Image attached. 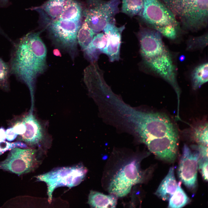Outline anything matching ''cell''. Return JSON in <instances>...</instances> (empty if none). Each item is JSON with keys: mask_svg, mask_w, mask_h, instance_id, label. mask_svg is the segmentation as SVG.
Segmentation results:
<instances>
[{"mask_svg": "<svg viewBox=\"0 0 208 208\" xmlns=\"http://www.w3.org/2000/svg\"><path fill=\"white\" fill-rule=\"evenodd\" d=\"M174 15L182 29L193 32L207 27L208 0H159Z\"/></svg>", "mask_w": 208, "mask_h": 208, "instance_id": "obj_3", "label": "cell"}, {"mask_svg": "<svg viewBox=\"0 0 208 208\" xmlns=\"http://www.w3.org/2000/svg\"><path fill=\"white\" fill-rule=\"evenodd\" d=\"M208 63H202L196 67L191 75L193 89L196 90L208 81Z\"/></svg>", "mask_w": 208, "mask_h": 208, "instance_id": "obj_20", "label": "cell"}, {"mask_svg": "<svg viewBox=\"0 0 208 208\" xmlns=\"http://www.w3.org/2000/svg\"><path fill=\"white\" fill-rule=\"evenodd\" d=\"M185 59V56L183 55L180 56L179 57V60L180 61L182 62Z\"/></svg>", "mask_w": 208, "mask_h": 208, "instance_id": "obj_35", "label": "cell"}, {"mask_svg": "<svg viewBox=\"0 0 208 208\" xmlns=\"http://www.w3.org/2000/svg\"><path fill=\"white\" fill-rule=\"evenodd\" d=\"M137 36L144 63L173 87L179 102L180 90L177 79L176 67L171 54L163 41L162 35L155 30L141 26Z\"/></svg>", "mask_w": 208, "mask_h": 208, "instance_id": "obj_2", "label": "cell"}, {"mask_svg": "<svg viewBox=\"0 0 208 208\" xmlns=\"http://www.w3.org/2000/svg\"><path fill=\"white\" fill-rule=\"evenodd\" d=\"M125 28V25L117 27L115 20L107 24L103 30L107 39L103 53L108 57L110 62L118 61L120 59L121 34Z\"/></svg>", "mask_w": 208, "mask_h": 208, "instance_id": "obj_13", "label": "cell"}, {"mask_svg": "<svg viewBox=\"0 0 208 208\" xmlns=\"http://www.w3.org/2000/svg\"><path fill=\"white\" fill-rule=\"evenodd\" d=\"M195 140L199 144L208 146V125L205 123L195 129L194 133Z\"/></svg>", "mask_w": 208, "mask_h": 208, "instance_id": "obj_26", "label": "cell"}, {"mask_svg": "<svg viewBox=\"0 0 208 208\" xmlns=\"http://www.w3.org/2000/svg\"><path fill=\"white\" fill-rule=\"evenodd\" d=\"M199 154V157L202 158H208V147L207 146L199 144L195 147Z\"/></svg>", "mask_w": 208, "mask_h": 208, "instance_id": "obj_30", "label": "cell"}, {"mask_svg": "<svg viewBox=\"0 0 208 208\" xmlns=\"http://www.w3.org/2000/svg\"><path fill=\"white\" fill-rule=\"evenodd\" d=\"M27 147L26 144L21 141L10 143L5 140H0V155L7 151L15 147L26 148Z\"/></svg>", "mask_w": 208, "mask_h": 208, "instance_id": "obj_27", "label": "cell"}, {"mask_svg": "<svg viewBox=\"0 0 208 208\" xmlns=\"http://www.w3.org/2000/svg\"><path fill=\"white\" fill-rule=\"evenodd\" d=\"M88 203L93 208H115L117 204V197L113 194L106 195L91 190Z\"/></svg>", "mask_w": 208, "mask_h": 208, "instance_id": "obj_18", "label": "cell"}, {"mask_svg": "<svg viewBox=\"0 0 208 208\" xmlns=\"http://www.w3.org/2000/svg\"><path fill=\"white\" fill-rule=\"evenodd\" d=\"M53 53L56 56H61V55L60 51L57 49H55L53 50Z\"/></svg>", "mask_w": 208, "mask_h": 208, "instance_id": "obj_33", "label": "cell"}, {"mask_svg": "<svg viewBox=\"0 0 208 208\" xmlns=\"http://www.w3.org/2000/svg\"><path fill=\"white\" fill-rule=\"evenodd\" d=\"M8 0H0V3L3 5L6 3Z\"/></svg>", "mask_w": 208, "mask_h": 208, "instance_id": "obj_34", "label": "cell"}, {"mask_svg": "<svg viewBox=\"0 0 208 208\" xmlns=\"http://www.w3.org/2000/svg\"><path fill=\"white\" fill-rule=\"evenodd\" d=\"M140 16L148 27L157 31L169 39H176L182 30L173 14L159 0H144Z\"/></svg>", "mask_w": 208, "mask_h": 208, "instance_id": "obj_4", "label": "cell"}, {"mask_svg": "<svg viewBox=\"0 0 208 208\" xmlns=\"http://www.w3.org/2000/svg\"><path fill=\"white\" fill-rule=\"evenodd\" d=\"M174 168L170 167L168 174L162 180L155 194L164 201L169 200L176 190L178 183L176 180Z\"/></svg>", "mask_w": 208, "mask_h": 208, "instance_id": "obj_16", "label": "cell"}, {"mask_svg": "<svg viewBox=\"0 0 208 208\" xmlns=\"http://www.w3.org/2000/svg\"><path fill=\"white\" fill-rule=\"evenodd\" d=\"M178 135H170L143 140L148 149L161 159L173 162L177 154Z\"/></svg>", "mask_w": 208, "mask_h": 208, "instance_id": "obj_12", "label": "cell"}, {"mask_svg": "<svg viewBox=\"0 0 208 208\" xmlns=\"http://www.w3.org/2000/svg\"><path fill=\"white\" fill-rule=\"evenodd\" d=\"M6 139L9 141H12L16 138L17 134L14 131L13 127H8L5 131Z\"/></svg>", "mask_w": 208, "mask_h": 208, "instance_id": "obj_31", "label": "cell"}, {"mask_svg": "<svg viewBox=\"0 0 208 208\" xmlns=\"http://www.w3.org/2000/svg\"><path fill=\"white\" fill-rule=\"evenodd\" d=\"M48 30L54 42L67 52L73 60L77 52V34L81 25L77 21L57 19L47 22Z\"/></svg>", "mask_w": 208, "mask_h": 208, "instance_id": "obj_7", "label": "cell"}, {"mask_svg": "<svg viewBox=\"0 0 208 208\" xmlns=\"http://www.w3.org/2000/svg\"><path fill=\"white\" fill-rule=\"evenodd\" d=\"M190 202V199L181 186L178 184L177 188L169 200L168 208H182Z\"/></svg>", "mask_w": 208, "mask_h": 208, "instance_id": "obj_23", "label": "cell"}, {"mask_svg": "<svg viewBox=\"0 0 208 208\" xmlns=\"http://www.w3.org/2000/svg\"><path fill=\"white\" fill-rule=\"evenodd\" d=\"M208 158L199 157L198 169L199 170L204 180L208 181Z\"/></svg>", "mask_w": 208, "mask_h": 208, "instance_id": "obj_28", "label": "cell"}, {"mask_svg": "<svg viewBox=\"0 0 208 208\" xmlns=\"http://www.w3.org/2000/svg\"><path fill=\"white\" fill-rule=\"evenodd\" d=\"M10 74L9 64L0 57V88L4 90H9Z\"/></svg>", "mask_w": 208, "mask_h": 208, "instance_id": "obj_24", "label": "cell"}, {"mask_svg": "<svg viewBox=\"0 0 208 208\" xmlns=\"http://www.w3.org/2000/svg\"><path fill=\"white\" fill-rule=\"evenodd\" d=\"M139 127L142 140L178 135L169 118L161 113L142 114L139 119Z\"/></svg>", "mask_w": 208, "mask_h": 208, "instance_id": "obj_9", "label": "cell"}, {"mask_svg": "<svg viewBox=\"0 0 208 208\" xmlns=\"http://www.w3.org/2000/svg\"><path fill=\"white\" fill-rule=\"evenodd\" d=\"M144 0H122L121 12L131 18L138 15L142 12Z\"/></svg>", "mask_w": 208, "mask_h": 208, "instance_id": "obj_21", "label": "cell"}, {"mask_svg": "<svg viewBox=\"0 0 208 208\" xmlns=\"http://www.w3.org/2000/svg\"><path fill=\"white\" fill-rule=\"evenodd\" d=\"M120 0H87L83 14L90 28L95 34L99 33L108 23L115 20L119 12Z\"/></svg>", "mask_w": 208, "mask_h": 208, "instance_id": "obj_6", "label": "cell"}, {"mask_svg": "<svg viewBox=\"0 0 208 208\" xmlns=\"http://www.w3.org/2000/svg\"><path fill=\"white\" fill-rule=\"evenodd\" d=\"M198 158L197 151H192L187 145H184L178 174L181 181L191 190L195 189L197 185Z\"/></svg>", "mask_w": 208, "mask_h": 208, "instance_id": "obj_11", "label": "cell"}, {"mask_svg": "<svg viewBox=\"0 0 208 208\" xmlns=\"http://www.w3.org/2000/svg\"><path fill=\"white\" fill-rule=\"evenodd\" d=\"M66 0H48L39 7L31 9L40 14L43 23L57 19L63 10Z\"/></svg>", "mask_w": 208, "mask_h": 208, "instance_id": "obj_15", "label": "cell"}, {"mask_svg": "<svg viewBox=\"0 0 208 208\" xmlns=\"http://www.w3.org/2000/svg\"><path fill=\"white\" fill-rule=\"evenodd\" d=\"M6 139L5 131L4 128L0 127V140H5Z\"/></svg>", "mask_w": 208, "mask_h": 208, "instance_id": "obj_32", "label": "cell"}, {"mask_svg": "<svg viewBox=\"0 0 208 208\" xmlns=\"http://www.w3.org/2000/svg\"><path fill=\"white\" fill-rule=\"evenodd\" d=\"M87 170L81 164L56 168L35 177L36 181H43L47 187L48 201L51 203L55 189L61 186L69 188L79 184L85 178Z\"/></svg>", "mask_w": 208, "mask_h": 208, "instance_id": "obj_5", "label": "cell"}, {"mask_svg": "<svg viewBox=\"0 0 208 208\" xmlns=\"http://www.w3.org/2000/svg\"><path fill=\"white\" fill-rule=\"evenodd\" d=\"M106 43L107 39L105 34L102 33H97L83 51L86 57L92 62L97 61L99 55L103 53Z\"/></svg>", "mask_w": 208, "mask_h": 208, "instance_id": "obj_17", "label": "cell"}, {"mask_svg": "<svg viewBox=\"0 0 208 208\" xmlns=\"http://www.w3.org/2000/svg\"><path fill=\"white\" fill-rule=\"evenodd\" d=\"M144 174L140 168L139 161L132 160L123 166L112 177L108 187L109 192L117 197L126 196L133 185L142 182Z\"/></svg>", "mask_w": 208, "mask_h": 208, "instance_id": "obj_8", "label": "cell"}, {"mask_svg": "<svg viewBox=\"0 0 208 208\" xmlns=\"http://www.w3.org/2000/svg\"><path fill=\"white\" fill-rule=\"evenodd\" d=\"M41 32H29L14 42L9 63L10 74L25 84L31 94L37 77L47 68V49Z\"/></svg>", "mask_w": 208, "mask_h": 208, "instance_id": "obj_1", "label": "cell"}, {"mask_svg": "<svg viewBox=\"0 0 208 208\" xmlns=\"http://www.w3.org/2000/svg\"><path fill=\"white\" fill-rule=\"evenodd\" d=\"M25 126V133L19 139L30 146L39 144L43 138L42 128L38 121L32 114L29 113L22 120Z\"/></svg>", "mask_w": 208, "mask_h": 208, "instance_id": "obj_14", "label": "cell"}, {"mask_svg": "<svg viewBox=\"0 0 208 208\" xmlns=\"http://www.w3.org/2000/svg\"><path fill=\"white\" fill-rule=\"evenodd\" d=\"M95 34L89 26L86 21L81 24L77 34V40L84 51L92 41Z\"/></svg>", "mask_w": 208, "mask_h": 208, "instance_id": "obj_22", "label": "cell"}, {"mask_svg": "<svg viewBox=\"0 0 208 208\" xmlns=\"http://www.w3.org/2000/svg\"><path fill=\"white\" fill-rule=\"evenodd\" d=\"M15 132L19 136L23 134L25 130V126L22 121L17 122L13 127Z\"/></svg>", "mask_w": 208, "mask_h": 208, "instance_id": "obj_29", "label": "cell"}, {"mask_svg": "<svg viewBox=\"0 0 208 208\" xmlns=\"http://www.w3.org/2000/svg\"><path fill=\"white\" fill-rule=\"evenodd\" d=\"M83 13L80 4L76 0H66L62 12L58 19L77 21L81 20Z\"/></svg>", "mask_w": 208, "mask_h": 208, "instance_id": "obj_19", "label": "cell"}, {"mask_svg": "<svg viewBox=\"0 0 208 208\" xmlns=\"http://www.w3.org/2000/svg\"><path fill=\"white\" fill-rule=\"evenodd\" d=\"M207 32L200 36L190 37L187 40V49L193 50L203 49L207 45Z\"/></svg>", "mask_w": 208, "mask_h": 208, "instance_id": "obj_25", "label": "cell"}, {"mask_svg": "<svg viewBox=\"0 0 208 208\" xmlns=\"http://www.w3.org/2000/svg\"><path fill=\"white\" fill-rule=\"evenodd\" d=\"M39 162L37 150L15 147L10 150L5 160L0 162V169L20 175L34 171Z\"/></svg>", "mask_w": 208, "mask_h": 208, "instance_id": "obj_10", "label": "cell"}]
</instances>
